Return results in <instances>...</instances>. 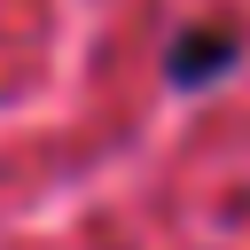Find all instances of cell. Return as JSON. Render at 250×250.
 I'll use <instances>...</instances> for the list:
<instances>
[{
  "mask_svg": "<svg viewBox=\"0 0 250 250\" xmlns=\"http://www.w3.org/2000/svg\"><path fill=\"white\" fill-rule=\"evenodd\" d=\"M234 55H242V31L234 23H195V31H180L172 39V86H211V78H227L234 70Z\"/></svg>",
  "mask_w": 250,
  "mask_h": 250,
  "instance_id": "cell-1",
  "label": "cell"
}]
</instances>
